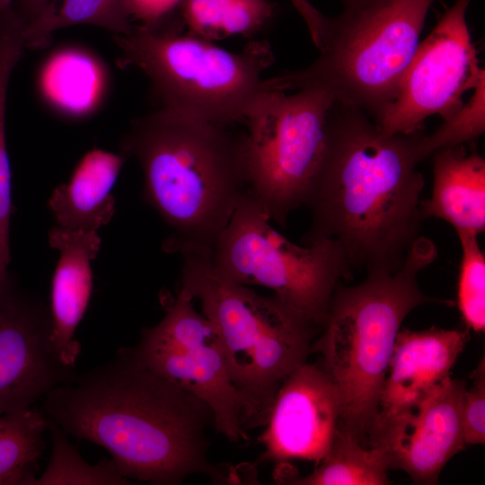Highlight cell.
Here are the masks:
<instances>
[{"label": "cell", "mask_w": 485, "mask_h": 485, "mask_svg": "<svg viewBox=\"0 0 485 485\" xmlns=\"http://www.w3.org/2000/svg\"><path fill=\"white\" fill-rule=\"evenodd\" d=\"M40 410L67 435L105 448L130 481L176 485L198 473L235 481L207 457V404L152 372L132 348L53 389Z\"/></svg>", "instance_id": "6da1fadb"}, {"label": "cell", "mask_w": 485, "mask_h": 485, "mask_svg": "<svg viewBox=\"0 0 485 485\" xmlns=\"http://www.w3.org/2000/svg\"><path fill=\"white\" fill-rule=\"evenodd\" d=\"M423 134L384 135L363 110L334 101L304 203L311 225L302 242L335 241L352 269L398 270L424 219L425 180L417 169Z\"/></svg>", "instance_id": "7a4b0ae2"}, {"label": "cell", "mask_w": 485, "mask_h": 485, "mask_svg": "<svg viewBox=\"0 0 485 485\" xmlns=\"http://www.w3.org/2000/svg\"><path fill=\"white\" fill-rule=\"evenodd\" d=\"M120 146L142 169V200L171 229L163 250L209 251L249 192L245 131L161 107L133 119Z\"/></svg>", "instance_id": "3957f363"}, {"label": "cell", "mask_w": 485, "mask_h": 485, "mask_svg": "<svg viewBox=\"0 0 485 485\" xmlns=\"http://www.w3.org/2000/svg\"><path fill=\"white\" fill-rule=\"evenodd\" d=\"M437 256L435 243L419 236L396 271L377 269L354 286L339 284L322 335L313 345L320 365L341 401L340 424L366 445L404 319L415 308L437 301L419 285L421 270Z\"/></svg>", "instance_id": "277c9868"}, {"label": "cell", "mask_w": 485, "mask_h": 485, "mask_svg": "<svg viewBox=\"0 0 485 485\" xmlns=\"http://www.w3.org/2000/svg\"><path fill=\"white\" fill-rule=\"evenodd\" d=\"M180 18L158 26L135 25L113 35L124 66L142 71L162 107L222 126L244 124L269 93L281 90L264 72L274 62L266 40L249 41L240 52L182 34ZM283 91V90H281Z\"/></svg>", "instance_id": "5b68a950"}, {"label": "cell", "mask_w": 485, "mask_h": 485, "mask_svg": "<svg viewBox=\"0 0 485 485\" xmlns=\"http://www.w3.org/2000/svg\"><path fill=\"white\" fill-rule=\"evenodd\" d=\"M181 257L179 289L199 300L214 327L231 380L250 405L249 428L265 425L278 386L306 362L319 326L274 294L262 295L221 278L208 251Z\"/></svg>", "instance_id": "8992f818"}, {"label": "cell", "mask_w": 485, "mask_h": 485, "mask_svg": "<svg viewBox=\"0 0 485 485\" xmlns=\"http://www.w3.org/2000/svg\"><path fill=\"white\" fill-rule=\"evenodd\" d=\"M435 0H352L326 16L318 57L274 76L284 91L318 88L378 124L396 98Z\"/></svg>", "instance_id": "52a82bcc"}, {"label": "cell", "mask_w": 485, "mask_h": 485, "mask_svg": "<svg viewBox=\"0 0 485 485\" xmlns=\"http://www.w3.org/2000/svg\"><path fill=\"white\" fill-rule=\"evenodd\" d=\"M208 260L221 278L269 288L319 327L326 322L340 281L352 271L335 241L298 245L276 231L249 192L212 245Z\"/></svg>", "instance_id": "ba28073f"}, {"label": "cell", "mask_w": 485, "mask_h": 485, "mask_svg": "<svg viewBox=\"0 0 485 485\" xmlns=\"http://www.w3.org/2000/svg\"><path fill=\"white\" fill-rule=\"evenodd\" d=\"M334 100L318 88L275 90L247 117L249 194L270 221L285 226L304 206L322 161Z\"/></svg>", "instance_id": "9c48e42d"}, {"label": "cell", "mask_w": 485, "mask_h": 485, "mask_svg": "<svg viewBox=\"0 0 485 485\" xmlns=\"http://www.w3.org/2000/svg\"><path fill=\"white\" fill-rule=\"evenodd\" d=\"M193 301L181 289L176 296L163 291L164 316L143 330L133 352L152 372L207 403L216 431L232 442L247 439L250 405L231 380L214 327Z\"/></svg>", "instance_id": "30bf717a"}, {"label": "cell", "mask_w": 485, "mask_h": 485, "mask_svg": "<svg viewBox=\"0 0 485 485\" xmlns=\"http://www.w3.org/2000/svg\"><path fill=\"white\" fill-rule=\"evenodd\" d=\"M471 0H455L419 44L399 84L393 102L378 124L384 135L422 129L432 115L449 119L463 95L484 76L466 22Z\"/></svg>", "instance_id": "8fae6325"}, {"label": "cell", "mask_w": 485, "mask_h": 485, "mask_svg": "<svg viewBox=\"0 0 485 485\" xmlns=\"http://www.w3.org/2000/svg\"><path fill=\"white\" fill-rule=\"evenodd\" d=\"M75 375L54 348L48 305L0 273V414L32 409Z\"/></svg>", "instance_id": "7c38bea8"}, {"label": "cell", "mask_w": 485, "mask_h": 485, "mask_svg": "<svg viewBox=\"0 0 485 485\" xmlns=\"http://www.w3.org/2000/svg\"><path fill=\"white\" fill-rule=\"evenodd\" d=\"M465 382L450 376L415 407L375 425L370 446L379 447L389 470L405 472L415 484H436L446 463L466 445L463 432Z\"/></svg>", "instance_id": "4fadbf2b"}, {"label": "cell", "mask_w": 485, "mask_h": 485, "mask_svg": "<svg viewBox=\"0 0 485 485\" xmlns=\"http://www.w3.org/2000/svg\"><path fill=\"white\" fill-rule=\"evenodd\" d=\"M341 415L340 392L320 365L303 363L278 386L260 436L264 461L314 462L328 453Z\"/></svg>", "instance_id": "5bb4252c"}, {"label": "cell", "mask_w": 485, "mask_h": 485, "mask_svg": "<svg viewBox=\"0 0 485 485\" xmlns=\"http://www.w3.org/2000/svg\"><path fill=\"white\" fill-rule=\"evenodd\" d=\"M469 339L468 329L401 328L373 428L380 421L410 410L450 376Z\"/></svg>", "instance_id": "9a60e30c"}, {"label": "cell", "mask_w": 485, "mask_h": 485, "mask_svg": "<svg viewBox=\"0 0 485 485\" xmlns=\"http://www.w3.org/2000/svg\"><path fill=\"white\" fill-rule=\"evenodd\" d=\"M48 243L58 251L50 285L52 342L60 360L75 368L81 353L75 331L88 308L93 291L92 261L101 250L97 231L54 225Z\"/></svg>", "instance_id": "2e32d148"}, {"label": "cell", "mask_w": 485, "mask_h": 485, "mask_svg": "<svg viewBox=\"0 0 485 485\" xmlns=\"http://www.w3.org/2000/svg\"><path fill=\"white\" fill-rule=\"evenodd\" d=\"M433 188L421 201L423 218L436 217L455 232L478 236L485 230V160L465 145L433 154Z\"/></svg>", "instance_id": "e0dca14e"}, {"label": "cell", "mask_w": 485, "mask_h": 485, "mask_svg": "<svg viewBox=\"0 0 485 485\" xmlns=\"http://www.w3.org/2000/svg\"><path fill=\"white\" fill-rule=\"evenodd\" d=\"M128 158L101 148L86 152L48 199L56 225L98 231L108 225L116 210L112 190Z\"/></svg>", "instance_id": "ac0fdd59"}, {"label": "cell", "mask_w": 485, "mask_h": 485, "mask_svg": "<svg viewBox=\"0 0 485 485\" xmlns=\"http://www.w3.org/2000/svg\"><path fill=\"white\" fill-rule=\"evenodd\" d=\"M38 89L59 114L84 119L102 102L108 86L103 63L78 47H66L48 57L40 67Z\"/></svg>", "instance_id": "d6986e66"}, {"label": "cell", "mask_w": 485, "mask_h": 485, "mask_svg": "<svg viewBox=\"0 0 485 485\" xmlns=\"http://www.w3.org/2000/svg\"><path fill=\"white\" fill-rule=\"evenodd\" d=\"M275 480L278 483L297 485H386L389 467L383 451L366 446L357 436L340 424L331 445L306 476L289 472L278 463Z\"/></svg>", "instance_id": "ffe728a7"}, {"label": "cell", "mask_w": 485, "mask_h": 485, "mask_svg": "<svg viewBox=\"0 0 485 485\" xmlns=\"http://www.w3.org/2000/svg\"><path fill=\"white\" fill-rule=\"evenodd\" d=\"M178 11L188 33L213 41L254 37L270 24L276 7L269 0H181Z\"/></svg>", "instance_id": "44dd1931"}, {"label": "cell", "mask_w": 485, "mask_h": 485, "mask_svg": "<svg viewBox=\"0 0 485 485\" xmlns=\"http://www.w3.org/2000/svg\"><path fill=\"white\" fill-rule=\"evenodd\" d=\"M126 0H51L41 14L25 25L27 48L47 46L53 32L80 24L103 28L113 35H128L134 24Z\"/></svg>", "instance_id": "7402d4cb"}, {"label": "cell", "mask_w": 485, "mask_h": 485, "mask_svg": "<svg viewBox=\"0 0 485 485\" xmlns=\"http://www.w3.org/2000/svg\"><path fill=\"white\" fill-rule=\"evenodd\" d=\"M48 420L40 410L0 414V485H31Z\"/></svg>", "instance_id": "603a6c76"}, {"label": "cell", "mask_w": 485, "mask_h": 485, "mask_svg": "<svg viewBox=\"0 0 485 485\" xmlns=\"http://www.w3.org/2000/svg\"><path fill=\"white\" fill-rule=\"evenodd\" d=\"M48 430L52 440L51 455L45 471L40 476H36L31 485L131 483L119 472L111 458L102 460L97 464H90L59 427L48 420Z\"/></svg>", "instance_id": "cb8c5ba5"}, {"label": "cell", "mask_w": 485, "mask_h": 485, "mask_svg": "<svg viewBox=\"0 0 485 485\" xmlns=\"http://www.w3.org/2000/svg\"><path fill=\"white\" fill-rule=\"evenodd\" d=\"M461 246L456 303L466 329L485 331V255L478 236L456 232Z\"/></svg>", "instance_id": "d4e9b609"}, {"label": "cell", "mask_w": 485, "mask_h": 485, "mask_svg": "<svg viewBox=\"0 0 485 485\" xmlns=\"http://www.w3.org/2000/svg\"><path fill=\"white\" fill-rule=\"evenodd\" d=\"M485 130V75L482 76L466 104L444 120L432 134H423L418 154L420 161L434 153L473 142Z\"/></svg>", "instance_id": "484cf974"}, {"label": "cell", "mask_w": 485, "mask_h": 485, "mask_svg": "<svg viewBox=\"0 0 485 485\" xmlns=\"http://www.w3.org/2000/svg\"><path fill=\"white\" fill-rule=\"evenodd\" d=\"M7 94L8 90L0 84V273L6 272L11 262L10 227L14 210L5 134Z\"/></svg>", "instance_id": "4316f807"}, {"label": "cell", "mask_w": 485, "mask_h": 485, "mask_svg": "<svg viewBox=\"0 0 485 485\" xmlns=\"http://www.w3.org/2000/svg\"><path fill=\"white\" fill-rule=\"evenodd\" d=\"M463 402V432L465 445L485 443V360H480L471 375Z\"/></svg>", "instance_id": "83f0119b"}, {"label": "cell", "mask_w": 485, "mask_h": 485, "mask_svg": "<svg viewBox=\"0 0 485 485\" xmlns=\"http://www.w3.org/2000/svg\"><path fill=\"white\" fill-rule=\"evenodd\" d=\"M181 0H126L127 9L132 21L140 25L157 26L172 18Z\"/></svg>", "instance_id": "f1b7e54d"}, {"label": "cell", "mask_w": 485, "mask_h": 485, "mask_svg": "<svg viewBox=\"0 0 485 485\" xmlns=\"http://www.w3.org/2000/svg\"><path fill=\"white\" fill-rule=\"evenodd\" d=\"M290 2L305 22L313 44L319 48L326 15L322 13L308 0H290Z\"/></svg>", "instance_id": "f546056e"}, {"label": "cell", "mask_w": 485, "mask_h": 485, "mask_svg": "<svg viewBox=\"0 0 485 485\" xmlns=\"http://www.w3.org/2000/svg\"><path fill=\"white\" fill-rule=\"evenodd\" d=\"M51 0H13V6L17 16L30 25L44 11Z\"/></svg>", "instance_id": "4dcf8cb0"}, {"label": "cell", "mask_w": 485, "mask_h": 485, "mask_svg": "<svg viewBox=\"0 0 485 485\" xmlns=\"http://www.w3.org/2000/svg\"><path fill=\"white\" fill-rule=\"evenodd\" d=\"M342 1H343V4H347V3L351 2L352 0H342Z\"/></svg>", "instance_id": "1f68e13d"}]
</instances>
